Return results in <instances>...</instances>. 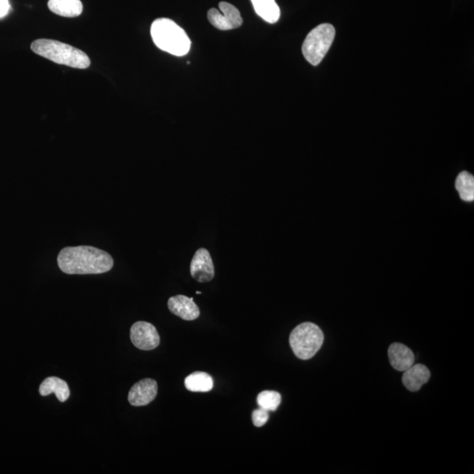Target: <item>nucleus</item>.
Returning <instances> with one entry per match:
<instances>
[{
	"instance_id": "1",
	"label": "nucleus",
	"mask_w": 474,
	"mask_h": 474,
	"mask_svg": "<svg viewBox=\"0 0 474 474\" xmlns=\"http://www.w3.org/2000/svg\"><path fill=\"white\" fill-rule=\"evenodd\" d=\"M57 264L67 274H101L114 267V258L107 251L93 246L67 247L58 254Z\"/></svg>"
},
{
	"instance_id": "2",
	"label": "nucleus",
	"mask_w": 474,
	"mask_h": 474,
	"mask_svg": "<svg viewBox=\"0 0 474 474\" xmlns=\"http://www.w3.org/2000/svg\"><path fill=\"white\" fill-rule=\"evenodd\" d=\"M151 37L158 49L177 57H183L191 49L187 33L173 21L160 18L151 25Z\"/></svg>"
},
{
	"instance_id": "3",
	"label": "nucleus",
	"mask_w": 474,
	"mask_h": 474,
	"mask_svg": "<svg viewBox=\"0 0 474 474\" xmlns=\"http://www.w3.org/2000/svg\"><path fill=\"white\" fill-rule=\"evenodd\" d=\"M31 50L47 60L68 67L85 70L91 65L89 57L82 50L54 40H36L31 45Z\"/></svg>"
},
{
	"instance_id": "4",
	"label": "nucleus",
	"mask_w": 474,
	"mask_h": 474,
	"mask_svg": "<svg viewBox=\"0 0 474 474\" xmlns=\"http://www.w3.org/2000/svg\"><path fill=\"white\" fill-rule=\"evenodd\" d=\"M324 335L319 326L313 323H304L291 332L289 342L291 349L302 360L312 359L323 344Z\"/></svg>"
},
{
	"instance_id": "5",
	"label": "nucleus",
	"mask_w": 474,
	"mask_h": 474,
	"mask_svg": "<svg viewBox=\"0 0 474 474\" xmlns=\"http://www.w3.org/2000/svg\"><path fill=\"white\" fill-rule=\"evenodd\" d=\"M335 29L331 24L317 25L306 37L302 53L309 64L317 67L326 56L334 42Z\"/></svg>"
},
{
	"instance_id": "6",
	"label": "nucleus",
	"mask_w": 474,
	"mask_h": 474,
	"mask_svg": "<svg viewBox=\"0 0 474 474\" xmlns=\"http://www.w3.org/2000/svg\"><path fill=\"white\" fill-rule=\"evenodd\" d=\"M220 11L212 8L207 13V19L214 28L220 30H231L238 28L243 24V18L239 10L228 2L219 4Z\"/></svg>"
},
{
	"instance_id": "7",
	"label": "nucleus",
	"mask_w": 474,
	"mask_h": 474,
	"mask_svg": "<svg viewBox=\"0 0 474 474\" xmlns=\"http://www.w3.org/2000/svg\"><path fill=\"white\" fill-rule=\"evenodd\" d=\"M130 339L133 345L141 351H151L160 345L158 330L153 324L147 322L134 323L130 329Z\"/></svg>"
},
{
	"instance_id": "8",
	"label": "nucleus",
	"mask_w": 474,
	"mask_h": 474,
	"mask_svg": "<svg viewBox=\"0 0 474 474\" xmlns=\"http://www.w3.org/2000/svg\"><path fill=\"white\" fill-rule=\"evenodd\" d=\"M190 272L193 279L200 283L210 282L214 277V265L209 251L200 248L193 256Z\"/></svg>"
},
{
	"instance_id": "9",
	"label": "nucleus",
	"mask_w": 474,
	"mask_h": 474,
	"mask_svg": "<svg viewBox=\"0 0 474 474\" xmlns=\"http://www.w3.org/2000/svg\"><path fill=\"white\" fill-rule=\"evenodd\" d=\"M158 383L155 379H141L131 388L127 399L132 406H146L155 400L158 395Z\"/></svg>"
},
{
	"instance_id": "10",
	"label": "nucleus",
	"mask_w": 474,
	"mask_h": 474,
	"mask_svg": "<svg viewBox=\"0 0 474 474\" xmlns=\"http://www.w3.org/2000/svg\"><path fill=\"white\" fill-rule=\"evenodd\" d=\"M168 308L173 315L185 320H193L199 318L200 308L193 301V298L185 295H176L168 301Z\"/></svg>"
},
{
	"instance_id": "11",
	"label": "nucleus",
	"mask_w": 474,
	"mask_h": 474,
	"mask_svg": "<svg viewBox=\"0 0 474 474\" xmlns=\"http://www.w3.org/2000/svg\"><path fill=\"white\" fill-rule=\"evenodd\" d=\"M388 357L391 366L395 370L404 371L415 364V355L407 346L400 342L390 345Z\"/></svg>"
},
{
	"instance_id": "12",
	"label": "nucleus",
	"mask_w": 474,
	"mask_h": 474,
	"mask_svg": "<svg viewBox=\"0 0 474 474\" xmlns=\"http://www.w3.org/2000/svg\"><path fill=\"white\" fill-rule=\"evenodd\" d=\"M403 382L407 390L417 392L430 378V371L424 364H417L403 371Z\"/></svg>"
},
{
	"instance_id": "13",
	"label": "nucleus",
	"mask_w": 474,
	"mask_h": 474,
	"mask_svg": "<svg viewBox=\"0 0 474 474\" xmlns=\"http://www.w3.org/2000/svg\"><path fill=\"white\" fill-rule=\"evenodd\" d=\"M39 393L42 396H47L54 393L61 403L67 402L71 393L67 383L57 377L45 378L40 386Z\"/></svg>"
},
{
	"instance_id": "14",
	"label": "nucleus",
	"mask_w": 474,
	"mask_h": 474,
	"mask_svg": "<svg viewBox=\"0 0 474 474\" xmlns=\"http://www.w3.org/2000/svg\"><path fill=\"white\" fill-rule=\"evenodd\" d=\"M47 7L62 17L74 18L81 16L83 4L80 0H50Z\"/></svg>"
},
{
	"instance_id": "15",
	"label": "nucleus",
	"mask_w": 474,
	"mask_h": 474,
	"mask_svg": "<svg viewBox=\"0 0 474 474\" xmlns=\"http://www.w3.org/2000/svg\"><path fill=\"white\" fill-rule=\"evenodd\" d=\"M255 12L262 20L270 24H274L279 20L280 9L275 0H250Z\"/></svg>"
},
{
	"instance_id": "16",
	"label": "nucleus",
	"mask_w": 474,
	"mask_h": 474,
	"mask_svg": "<svg viewBox=\"0 0 474 474\" xmlns=\"http://www.w3.org/2000/svg\"><path fill=\"white\" fill-rule=\"evenodd\" d=\"M185 388L193 393H207L214 388L212 377L203 371H195L190 374L185 381Z\"/></svg>"
},
{
	"instance_id": "17",
	"label": "nucleus",
	"mask_w": 474,
	"mask_h": 474,
	"mask_svg": "<svg viewBox=\"0 0 474 474\" xmlns=\"http://www.w3.org/2000/svg\"><path fill=\"white\" fill-rule=\"evenodd\" d=\"M456 189L462 200L466 202L474 200V178L468 171H462L456 180Z\"/></svg>"
},
{
	"instance_id": "18",
	"label": "nucleus",
	"mask_w": 474,
	"mask_h": 474,
	"mask_svg": "<svg viewBox=\"0 0 474 474\" xmlns=\"http://www.w3.org/2000/svg\"><path fill=\"white\" fill-rule=\"evenodd\" d=\"M282 403V395L275 391H262L258 395V404L262 408L268 411H275Z\"/></svg>"
},
{
	"instance_id": "19",
	"label": "nucleus",
	"mask_w": 474,
	"mask_h": 474,
	"mask_svg": "<svg viewBox=\"0 0 474 474\" xmlns=\"http://www.w3.org/2000/svg\"><path fill=\"white\" fill-rule=\"evenodd\" d=\"M269 419V411L264 410V408H258L254 410L253 413V424L256 427L264 426L267 422Z\"/></svg>"
},
{
	"instance_id": "20",
	"label": "nucleus",
	"mask_w": 474,
	"mask_h": 474,
	"mask_svg": "<svg viewBox=\"0 0 474 474\" xmlns=\"http://www.w3.org/2000/svg\"><path fill=\"white\" fill-rule=\"evenodd\" d=\"M10 10L8 0H0V18L5 17Z\"/></svg>"
}]
</instances>
